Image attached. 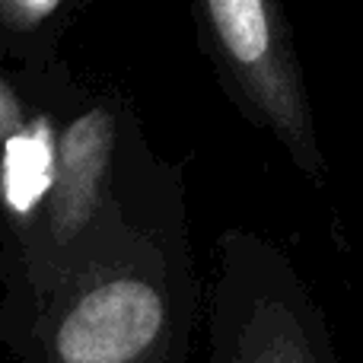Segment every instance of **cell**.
<instances>
[{"label": "cell", "instance_id": "obj_2", "mask_svg": "<svg viewBox=\"0 0 363 363\" xmlns=\"http://www.w3.org/2000/svg\"><path fill=\"white\" fill-rule=\"evenodd\" d=\"M207 341L211 363H345L313 287L287 252L249 230L217 239Z\"/></svg>", "mask_w": 363, "mask_h": 363}, {"label": "cell", "instance_id": "obj_1", "mask_svg": "<svg viewBox=\"0 0 363 363\" xmlns=\"http://www.w3.org/2000/svg\"><path fill=\"white\" fill-rule=\"evenodd\" d=\"M198 281L182 182L153 160L125 217L51 287L16 363H191Z\"/></svg>", "mask_w": 363, "mask_h": 363}, {"label": "cell", "instance_id": "obj_3", "mask_svg": "<svg viewBox=\"0 0 363 363\" xmlns=\"http://www.w3.org/2000/svg\"><path fill=\"white\" fill-rule=\"evenodd\" d=\"M194 16L201 51L230 102L322 185L325 157L284 0H194Z\"/></svg>", "mask_w": 363, "mask_h": 363}, {"label": "cell", "instance_id": "obj_5", "mask_svg": "<svg viewBox=\"0 0 363 363\" xmlns=\"http://www.w3.org/2000/svg\"><path fill=\"white\" fill-rule=\"evenodd\" d=\"M86 0H0V57L23 70L61 67L57 48Z\"/></svg>", "mask_w": 363, "mask_h": 363}, {"label": "cell", "instance_id": "obj_4", "mask_svg": "<svg viewBox=\"0 0 363 363\" xmlns=\"http://www.w3.org/2000/svg\"><path fill=\"white\" fill-rule=\"evenodd\" d=\"M80 99L64 67L26 70V93L0 138V294L19 281L38 242L57 169V138Z\"/></svg>", "mask_w": 363, "mask_h": 363}]
</instances>
